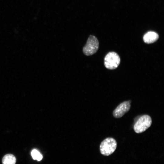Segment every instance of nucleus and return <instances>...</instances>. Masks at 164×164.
Returning <instances> with one entry per match:
<instances>
[{"instance_id":"nucleus-5","label":"nucleus","mask_w":164,"mask_h":164,"mask_svg":"<svg viewBox=\"0 0 164 164\" xmlns=\"http://www.w3.org/2000/svg\"><path fill=\"white\" fill-rule=\"evenodd\" d=\"M130 108V102L129 101H124L115 108L113 111V115L116 118H120L128 111Z\"/></svg>"},{"instance_id":"nucleus-6","label":"nucleus","mask_w":164,"mask_h":164,"mask_svg":"<svg viewBox=\"0 0 164 164\" xmlns=\"http://www.w3.org/2000/svg\"><path fill=\"white\" fill-rule=\"evenodd\" d=\"M159 38V36L157 33L153 31H149L144 35L143 40L145 43L150 44L156 42Z\"/></svg>"},{"instance_id":"nucleus-7","label":"nucleus","mask_w":164,"mask_h":164,"mask_svg":"<svg viewBox=\"0 0 164 164\" xmlns=\"http://www.w3.org/2000/svg\"><path fill=\"white\" fill-rule=\"evenodd\" d=\"M16 161L15 157L11 154H8L5 155L2 160V164H15Z\"/></svg>"},{"instance_id":"nucleus-2","label":"nucleus","mask_w":164,"mask_h":164,"mask_svg":"<svg viewBox=\"0 0 164 164\" xmlns=\"http://www.w3.org/2000/svg\"><path fill=\"white\" fill-rule=\"evenodd\" d=\"M152 123L151 117L148 115H143L141 116L135 123L133 129L136 133H141L148 129Z\"/></svg>"},{"instance_id":"nucleus-4","label":"nucleus","mask_w":164,"mask_h":164,"mask_svg":"<svg viewBox=\"0 0 164 164\" xmlns=\"http://www.w3.org/2000/svg\"><path fill=\"white\" fill-rule=\"evenodd\" d=\"M120 58L119 55L114 52H111L106 55L104 59V65L108 69L116 68L120 63Z\"/></svg>"},{"instance_id":"nucleus-8","label":"nucleus","mask_w":164,"mask_h":164,"mask_svg":"<svg viewBox=\"0 0 164 164\" xmlns=\"http://www.w3.org/2000/svg\"><path fill=\"white\" fill-rule=\"evenodd\" d=\"M31 155L34 160L38 161L41 160L43 158V156L40 152L36 149H34L31 152Z\"/></svg>"},{"instance_id":"nucleus-3","label":"nucleus","mask_w":164,"mask_h":164,"mask_svg":"<svg viewBox=\"0 0 164 164\" xmlns=\"http://www.w3.org/2000/svg\"><path fill=\"white\" fill-rule=\"evenodd\" d=\"M99 42L97 38L94 36L90 35L87 43L83 47V52L85 55L89 56L95 53L99 48Z\"/></svg>"},{"instance_id":"nucleus-1","label":"nucleus","mask_w":164,"mask_h":164,"mask_svg":"<svg viewBox=\"0 0 164 164\" xmlns=\"http://www.w3.org/2000/svg\"><path fill=\"white\" fill-rule=\"evenodd\" d=\"M117 146V143L114 139L111 137L107 138L101 143L100 151L103 155L108 156L114 152Z\"/></svg>"}]
</instances>
